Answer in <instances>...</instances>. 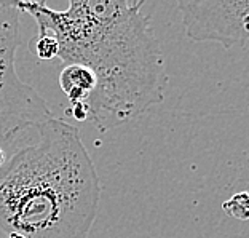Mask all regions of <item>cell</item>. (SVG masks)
Listing matches in <instances>:
<instances>
[{"label":"cell","instance_id":"cell-8","mask_svg":"<svg viewBox=\"0 0 249 238\" xmlns=\"http://www.w3.org/2000/svg\"><path fill=\"white\" fill-rule=\"evenodd\" d=\"M8 238H27V237L22 235V234H10Z\"/></svg>","mask_w":249,"mask_h":238},{"label":"cell","instance_id":"cell-7","mask_svg":"<svg viewBox=\"0 0 249 238\" xmlns=\"http://www.w3.org/2000/svg\"><path fill=\"white\" fill-rule=\"evenodd\" d=\"M224 213L238 220H249V190L236 192L222 203Z\"/></svg>","mask_w":249,"mask_h":238},{"label":"cell","instance_id":"cell-2","mask_svg":"<svg viewBox=\"0 0 249 238\" xmlns=\"http://www.w3.org/2000/svg\"><path fill=\"white\" fill-rule=\"evenodd\" d=\"M36 128V143L0 166V230L27 238H88L101 183L82 134L54 117Z\"/></svg>","mask_w":249,"mask_h":238},{"label":"cell","instance_id":"cell-3","mask_svg":"<svg viewBox=\"0 0 249 238\" xmlns=\"http://www.w3.org/2000/svg\"><path fill=\"white\" fill-rule=\"evenodd\" d=\"M21 13L18 2H0V149L27 128H36L52 118L47 101L16 72Z\"/></svg>","mask_w":249,"mask_h":238},{"label":"cell","instance_id":"cell-4","mask_svg":"<svg viewBox=\"0 0 249 238\" xmlns=\"http://www.w3.org/2000/svg\"><path fill=\"white\" fill-rule=\"evenodd\" d=\"M178 10L192 42H214L229 50L249 40V0H179Z\"/></svg>","mask_w":249,"mask_h":238},{"label":"cell","instance_id":"cell-5","mask_svg":"<svg viewBox=\"0 0 249 238\" xmlns=\"http://www.w3.org/2000/svg\"><path fill=\"white\" fill-rule=\"evenodd\" d=\"M59 87L71 103V109H67L66 114L78 122H87L85 104L96 88L93 71L80 64H66L59 73Z\"/></svg>","mask_w":249,"mask_h":238},{"label":"cell","instance_id":"cell-6","mask_svg":"<svg viewBox=\"0 0 249 238\" xmlns=\"http://www.w3.org/2000/svg\"><path fill=\"white\" fill-rule=\"evenodd\" d=\"M29 48L32 55H36L42 61H50L59 56V43L50 32H37L32 37Z\"/></svg>","mask_w":249,"mask_h":238},{"label":"cell","instance_id":"cell-1","mask_svg":"<svg viewBox=\"0 0 249 238\" xmlns=\"http://www.w3.org/2000/svg\"><path fill=\"white\" fill-rule=\"evenodd\" d=\"M59 43L58 58L93 71L96 88L85 104L87 120L101 133L145 114L165 101V56L142 13L144 0H71L67 10L45 2H18Z\"/></svg>","mask_w":249,"mask_h":238}]
</instances>
